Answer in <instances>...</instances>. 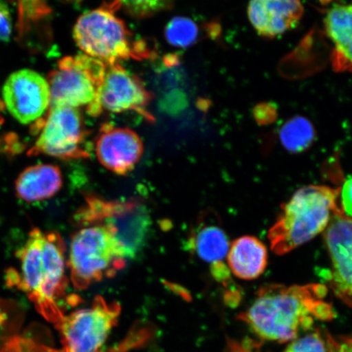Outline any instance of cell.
<instances>
[{
    "label": "cell",
    "mask_w": 352,
    "mask_h": 352,
    "mask_svg": "<svg viewBox=\"0 0 352 352\" xmlns=\"http://www.w3.org/2000/svg\"><path fill=\"white\" fill-rule=\"evenodd\" d=\"M324 285H267L258 289L249 309L239 316L263 340L287 342L301 330L310 329L315 320H330L333 308L324 298Z\"/></svg>",
    "instance_id": "1"
},
{
    "label": "cell",
    "mask_w": 352,
    "mask_h": 352,
    "mask_svg": "<svg viewBox=\"0 0 352 352\" xmlns=\"http://www.w3.org/2000/svg\"><path fill=\"white\" fill-rule=\"evenodd\" d=\"M65 252L58 232L33 228L16 253L20 272L13 270L7 275L8 285L26 293L38 314L54 324L65 315L60 302L68 287Z\"/></svg>",
    "instance_id": "2"
},
{
    "label": "cell",
    "mask_w": 352,
    "mask_h": 352,
    "mask_svg": "<svg viewBox=\"0 0 352 352\" xmlns=\"http://www.w3.org/2000/svg\"><path fill=\"white\" fill-rule=\"evenodd\" d=\"M340 190L324 186L303 187L294 193L268 232L272 252L283 255L309 241L329 226L334 214L344 213Z\"/></svg>",
    "instance_id": "3"
},
{
    "label": "cell",
    "mask_w": 352,
    "mask_h": 352,
    "mask_svg": "<svg viewBox=\"0 0 352 352\" xmlns=\"http://www.w3.org/2000/svg\"><path fill=\"white\" fill-rule=\"evenodd\" d=\"M121 2L105 3L79 16L73 30L74 41L85 54L107 64L125 60L148 59L154 52L135 38L116 12Z\"/></svg>",
    "instance_id": "4"
},
{
    "label": "cell",
    "mask_w": 352,
    "mask_h": 352,
    "mask_svg": "<svg viewBox=\"0 0 352 352\" xmlns=\"http://www.w3.org/2000/svg\"><path fill=\"white\" fill-rule=\"evenodd\" d=\"M126 259L125 249L109 228L100 224L80 227L70 242V280L76 289H85L116 275Z\"/></svg>",
    "instance_id": "5"
},
{
    "label": "cell",
    "mask_w": 352,
    "mask_h": 352,
    "mask_svg": "<svg viewBox=\"0 0 352 352\" xmlns=\"http://www.w3.org/2000/svg\"><path fill=\"white\" fill-rule=\"evenodd\" d=\"M107 66L103 61L85 54L60 59L47 79L50 107H86L89 116H100L102 113L100 92Z\"/></svg>",
    "instance_id": "6"
},
{
    "label": "cell",
    "mask_w": 352,
    "mask_h": 352,
    "mask_svg": "<svg viewBox=\"0 0 352 352\" xmlns=\"http://www.w3.org/2000/svg\"><path fill=\"white\" fill-rule=\"evenodd\" d=\"M85 201L74 215L78 228L91 224L107 227L125 249L127 258L135 257L151 228L146 206L138 200L108 201L94 195L87 196Z\"/></svg>",
    "instance_id": "7"
},
{
    "label": "cell",
    "mask_w": 352,
    "mask_h": 352,
    "mask_svg": "<svg viewBox=\"0 0 352 352\" xmlns=\"http://www.w3.org/2000/svg\"><path fill=\"white\" fill-rule=\"evenodd\" d=\"M121 307L96 297L91 305L64 315L55 324L63 352H100L120 318Z\"/></svg>",
    "instance_id": "8"
},
{
    "label": "cell",
    "mask_w": 352,
    "mask_h": 352,
    "mask_svg": "<svg viewBox=\"0 0 352 352\" xmlns=\"http://www.w3.org/2000/svg\"><path fill=\"white\" fill-rule=\"evenodd\" d=\"M37 130L41 133L29 156L46 154L64 160L90 156L85 144L88 131L78 109L50 107L46 118L38 120Z\"/></svg>",
    "instance_id": "9"
},
{
    "label": "cell",
    "mask_w": 352,
    "mask_h": 352,
    "mask_svg": "<svg viewBox=\"0 0 352 352\" xmlns=\"http://www.w3.org/2000/svg\"><path fill=\"white\" fill-rule=\"evenodd\" d=\"M3 98L8 111L23 124L41 120L51 105L47 79L28 69L8 77L3 88Z\"/></svg>",
    "instance_id": "10"
},
{
    "label": "cell",
    "mask_w": 352,
    "mask_h": 352,
    "mask_svg": "<svg viewBox=\"0 0 352 352\" xmlns=\"http://www.w3.org/2000/svg\"><path fill=\"white\" fill-rule=\"evenodd\" d=\"M152 99L151 92L138 76L120 63L107 64L99 98L102 111H134L153 121V117L148 111Z\"/></svg>",
    "instance_id": "11"
},
{
    "label": "cell",
    "mask_w": 352,
    "mask_h": 352,
    "mask_svg": "<svg viewBox=\"0 0 352 352\" xmlns=\"http://www.w3.org/2000/svg\"><path fill=\"white\" fill-rule=\"evenodd\" d=\"M332 272L330 284L338 298L352 305V218L336 214L325 232Z\"/></svg>",
    "instance_id": "12"
},
{
    "label": "cell",
    "mask_w": 352,
    "mask_h": 352,
    "mask_svg": "<svg viewBox=\"0 0 352 352\" xmlns=\"http://www.w3.org/2000/svg\"><path fill=\"white\" fill-rule=\"evenodd\" d=\"M95 151L101 165L123 175L135 168L142 157L144 146L135 131L107 123L101 126L96 140Z\"/></svg>",
    "instance_id": "13"
},
{
    "label": "cell",
    "mask_w": 352,
    "mask_h": 352,
    "mask_svg": "<svg viewBox=\"0 0 352 352\" xmlns=\"http://www.w3.org/2000/svg\"><path fill=\"white\" fill-rule=\"evenodd\" d=\"M303 13L302 3L289 0H257L249 3L250 22L259 34L276 37L294 28Z\"/></svg>",
    "instance_id": "14"
},
{
    "label": "cell",
    "mask_w": 352,
    "mask_h": 352,
    "mask_svg": "<svg viewBox=\"0 0 352 352\" xmlns=\"http://www.w3.org/2000/svg\"><path fill=\"white\" fill-rule=\"evenodd\" d=\"M63 184V174L58 166L38 164L22 171L16 180L15 190L22 201L36 202L54 197Z\"/></svg>",
    "instance_id": "15"
},
{
    "label": "cell",
    "mask_w": 352,
    "mask_h": 352,
    "mask_svg": "<svg viewBox=\"0 0 352 352\" xmlns=\"http://www.w3.org/2000/svg\"><path fill=\"white\" fill-rule=\"evenodd\" d=\"M228 262L232 274L239 278L256 279L266 270V246L256 237H240L233 242L228 252Z\"/></svg>",
    "instance_id": "16"
},
{
    "label": "cell",
    "mask_w": 352,
    "mask_h": 352,
    "mask_svg": "<svg viewBox=\"0 0 352 352\" xmlns=\"http://www.w3.org/2000/svg\"><path fill=\"white\" fill-rule=\"evenodd\" d=\"M324 22L327 32L336 44L334 67L352 72V6L330 8Z\"/></svg>",
    "instance_id": "17"
},
{
    "label": "cell",
    "mask_w": 352,
    "mask_h": 352,
    "mask_svg": "<svg viewBox=\"0 0 352 352\" xmlns=\"http://www.w3.org/2000/svg\"><path fill=\"white\" fill-rule=\"evenodd\" d=\"M188 248L201 261L209 263L211 268L224 263L230 241L226 233L217 224L201 222L189 236Z\"/></svg>",
    "instance_id": "18"
},
{
    "label": "cell",
    "mask_w": 352,
    "mask_h": 352,
    "mask_svg": "<svg viewBox=\"0 0 352 352\" xmlns=\"http://www.w3.org/2000/svg\"><path fill=\"white\" fill-rule=\"evenodd\" d=\"M281 143L288 151L300 153L309 148L315 139L311 122L303 117H294L286 122L280 131Z\"/></svg>",
    "instance_id": "19"
},
{
    "label": "cell",
    "mask_w": 352,
    "mask_h": 352,
    "mask_svg": "<svg viewBox=\"0 0 352 352\" xmlns=\"http://www.w3.org/2000/svg\"><path fill=\"white\" fill-rule=\"evenodd\" d=\"M200 30L196 22L188 17L175 16L165 29V37L170 45L188 47L193 45L199 38Z\"/></svg>",
    "instance_id": "20"
},
{
    "label": "cell",
    "mask_w": 352,
    "mask_h": 352,
    "mask_svg": "<svg viewBox=\"0 0 352 352\" xmlns=\"http://www.w3.org/2000/svg\"><path fill=\"white\" fill-rule=\"evenodd\" d=\"M284 352H336V340L320 329L294 340Z\"/></svg>",
    "instance_id": "21"
},
{
    "label": "cell",
    "mask_w": 352,
    "mask_h": 352,
    "mask_svg": "<svg viewBox=\"0 0 352 352\" xmlns=\"http://www.w3.org/2000/svg\"><path fill=\"white\" fill-rule=\"evenodd\" d=\"M52 8L43 1H21L19 3V30L23 35L33 23L51 14Z\"/></svg>",
    "instance_id": "22"
},
{
    "label": "cell",
    "mask_w": 352,
    "mask_h": 352,
    "mask_svg": "<svg viewBox=\"0 0 352 352\" xmlns=\"http://www.w3.org/2000/svg\"><path fill=\"white\" fill-rule=\"evenodd\" d=\"M0 352H63L41 344L30 338L13 336L4 342Z\"/></svg>",
    "instance_id": "23"
},
{
    "label": "cell",
    "mask_w": 352,
    "mask_h": 352,
    "mask_svg": "<svg viewBox=\"0 0 352 352\" xmlns=\"http://www.w3.org/2000/svg\"><path fill=\"white\" fill-rule=\"evenodd\" d=\"M121 8L126 12L138 19L148 17L156 14L157 12L169 10L170 3L166 1H138L121 2Z\"/></svg>",
    "instance_id": "24"
},
{
    "label": "cell",
    "mask_w": 352,
    "mask_h": 352,
    "mask_svg": "<svg viewBox=\"0 0 352 352\" xmlns=\"http://www.w3.org/2000/svg\"><path fill=\"white\" fill-rule=\"evenodd\" d=\"M12 34V17L10 8L0 1V42H6Z\"/></svg>",
    "instance_id": "25"
},
{
    "label": "cell",
    "mask_w": 352,
    "mask_h": 352,
    "mask_svg": "<svg viewBox=\"0 0 352 352\" xmlns=\"http://www.w3.org/2000/svg\"><path fill=\"white\" fill-rule=\"evenodd\" d=\"M342 209L352 218V176L347 179L342 190Z\"/></svg>",
    "instance_id": "26"
},
{
    "label": "cell",
    "mask_w": 352,
    "mask_h": 352,
    "mask_svg": "<svg viewBox=\"0 0 352 352\" xmlns=\"http://www.w3.org/2000/svg\"><path fill=\"white\" fill-rule=\"evenodd\" d=\"M4 109V104L1 100H0V126L3 123V111Z\"/></svg>",
    "instance_id": "27"
},
{
    "label": "cell",
    "mask_w": 352,
    "mask_h": 352,
    "mask_svg": "<svg viewBox=\"0 0 352 352\" xmlns=\"http://www.w3.org/2000/svg\"><path fill=\"white\" fill-rule=\"evenodd\" d=\"M351 306L352 307V305Z\"/></svg>",
    "instance_id": "28"
}]
</instances>
